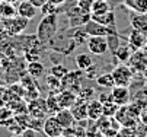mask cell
I'll return each instance as SVG.
<instances>
[{"label":"cell","mask_w":147,"mask_h":137,"mask_svg":"<svg viewBox=\"0 0 147 137\" xmlns=\"http://www.w3.org/2000/svg\"><path fill=\"white\" fill-rule=\"evenodd\" d=\"M48 2H51V3H54V5H57V6H61V5H64L67 0H48Z\"/></svg>","instance_id":"obj_41"},{"label":"cell","mask_w":147,"mask_h":137,"mask_svg":"<svg viewBox=\"0 0 147 137\" xmlns=\"http://www.w3.org/2000/svg\"><path fill=\"white\" fill-rule=\"evenodd\" d=\"M77 99V93L69 89H63L58 92V101L61 108H71V105L76 102Z\"/></svg>","instance_id":"obj_18"},{"label":"cell","mask_w":147,"mask_h":137,"mask_svg":"<svg viewBox=\"0 0 147 137\" xmlns=\"http://www.w3.org/2000/svg\"><path fill=\"white\" fill-rule=\"evenodd\" d=\"M5 2H7V3H13V5H16V3H19L20 0H5Z\"/></svg>","instance_id":"obj_42"},{"label":"cell","mask_w":147,"mask_h":137,"mask_svg":"<svg viewBox=\"0 0 147 137\" xmlns=\"http://www.w3.org/2000/svg\"><path fill=\"white\" fill-rule=\"evenodd\" d=\"M0 2H2V0H0Z\"/></svg>","instance_id":"obj_46"},{"label":"cell","mask_w":147,"mask_h":137,"mask_svg":"<svg viewBox=\"0 0 147 137\" xmlns=\"http://www.w3.org/2000/svg\"><path fill=\"white\" fill-rule=\"evenodd\" d=\"M93 96H95V89L92 88V86H89V88H80L79 89V92H77V98H80V99H83V101H90V99H93Z\"/></svg>","instance_id":"obj_33"},{"label":"cell","mask_w":147,"mask_h":137,"mask_svg":"<svg viewBox=\"0 0 147 137\" xmlns=\"http://www.w3.org/2000/svg\"><path fill=\"white\" fill-rule=\"evenodd\" d=\"M112 77L115 86H128L133 83V77H134V72L131 70V67L127 63H119L118 66H115L112 69Z\"/></svg>","instance_id":"obj_3"},{"label":"cell","mask_w":147,"mask_h":137,"mask_svg":"<svg viewBox=\"0 0 147 137\" xmlns=\"http://www.w3.org/2000/svg\"><path fill=\"white\" fill-rule=\"evenodd\" d=\"M74 2H77V0H74Z\"/></svg>","instance_id":"obj_45"},{"label":"cell","mask_w":147,"mask_h":137,"mask_svg":"<svg viewBox=\"0 0 147 137\" xmlns=\"http://www.w3.org/2000/svg\"><path fill=\"white\" fill-rule=\"evenodd\" d=\"M83 74H85V79H90V80H95L98 77V67L95 64H92L90 67H88L86 70H83Z\"/></svg>","instance_id":"obj_35"},{"label":"cell","mask_w":147,"mask_h":137,"mask_svg":"<svg viewBox=\"0 0 147 137\" xmlns=\"http://www.w3.org/2000/svg\"><path fill=\"white\" fill-rule=\"evenodd\" d=\"M45 85H47V88H48L50 92L58 93L60 90H63V88H61V79H58V77L53 76L51 73L45 77Z\"/></svg>","instance_id":"obj_29"},{"label":"cell","mask_w":147,"mask_h":137,"mask_svg":"<svg viewBox=\"0 0 147 137\" xmlns=\"http://www.w3.org/2000/svg\"><path fill=\"white\" fill-rule=\"evenodd\" d=\"M85 79V74L82 70H69L67 74L64 77H61V88L63 89H69L73 92H79V89L82 88V82Z\"/></svg>","instance_id":"obj_5"},{"label":"cell","mask_w":147,"mask_h":137,"mask_svg":"<svg viewBox=\"0 0 147 137\" xmlns=\"http://www.w3.org/2000/svg\"><path fill=\"white\" fill-rule=\"evenodd\" d=\"M127 40H128V44L131 45L133 50H141L147 44V34L137 31V29H131Z\"/></svg>","instance_id":"obj_12"},{"label":"cell","mask_w":147,"mask_h":137,"mask_svg":"<svg viewBox=\"0 0 147 137\" xmlns=\"http://www.w3.org/2000/svg\"><path fill=\"white\" fill-rule=\"evenodd\" d=\"M133 12H141V13H147V0H137L134 10Z\"/></svg>","instance_id":"obj_37"},{"label":"cell","mask_w":147,"mask_h":137,"mask_svg":"<svg viewBox=\"0 0 147 137\" xmlns=\"http://www.w3.org/2000/svg\"><path fill=\"white\" fill-rule=\"evenodd\" d=\"M13 117H15V112L7 105L0 107V126L7 127V124L13 120Z\"/></svg>","instance_id":"obj_30"},{"label":"cell","mask_w":147,"mask_h":137,"mask_svg":"<svg viewBox=\"0 0 147 137\" xmlns=\"http://www.w3.org/2000/svg\"><path fill=\"white\" fill-rule=\"evenodd\" d=\"M140 121L147 126V107H146V108L141 111V114H140Z\"/></svg>","instance_id":"obj_40"},{"label":"cell","mask_w":147,"mask_h":137,"mask_svg":"<svg viewBox=\"0 0 147 137\" xmlns=\"http://www.w3.org/2000/svg\"><path fill=\"white\" fill-rule=\"evenodd\" d=\"M36 134H38V131H35L34 128H25L24 131H22V134H20V137H36Z\"/></svg>","instance_id":"obj_38"},{"label":"cell","mask_w":147,"mask_h":137,"mask_svg":"<svg viewBox=\"0 0 147 137\" xmlns=\"http://www.w3.org/2000/svg\"><path fill=\"white\" fill-rule=\"evenodd\" d=\"M28 114L34 117V118H45V115L48 114L45 99L35 98V99L28 101Z\"/></svg>","instance_id":"obj_10"},{"label":"cell","mask_w":147,"mask_h":137,"mask_svg":"<svg viewBox=\"0 0 147 137\" xmlns=\"http://www.w3.org/2000/svg\"><path fill=\"white\" fill-rule=\"evenodd\" d=\"M55 118L58 120V123H60L63 127H64V130L73 127L74 123H76L74 117H73V114H71V111H70V108H61V109L55 114Z\"/></svg>","instance_id":"obj_16"},{"label":"cell","mask_w":147,"mask_h":137,"mask_svg":"<svg viewBox=\"0 0 147 137\" xmlns=\"http://www.w3.org/2000/svg\"><path fill=\"white\" fill-rule=\"evenodd\" d=\"M29 2L35 6V7H38V9H41V7H42L47 2H48V0H29Z\"/></svg>","instance_id":"obj_39"},{"label":"cell","mask_w":147,"mask_h":137,"mask_svg":"<svg viewBox=\"0 0 147 137\" xmlns=\"http://www.w3.org/2000/svg\"><path fill=\"white\" fill-rule=\"evenodd\" d=\"M18 15V10H16V6L13 3H7L5 0L0 2V19H6V18H12Z\"/></svg>","instance_id":"obj_26"},{"label":"cell","mask_w":147,"mask_h":137,"mask_svg":"<svg viewBox=\"0 0 147 137\" xmlns=\"http://www.w3.org/2000/svg\"><path fill=\"white\" fill-rule=\"evenodd\" d=\"M86 47L90 54L93 55H103L109 50L108 47V40L107 36H89V40L86 43Z\"/></svg>","instance_id":"obj_6"},{"label":"cell","mask_w":147,"mask_h":137,"mask_svg":"<svg viewBox=\"0 0 147 137\" xmlns=\"http://www.w3.org/2000/svg\"><path fill=\"white\" fill-rule=\"evenodd\" d=\"M26 73L36 80V79H39V77L44 76L45 67H44V64L41 63L39 60H36V61H29V63L26 64Z\"/></svg>","instance_id":"obj_22"},{"label":"cell","mask_w":147,"mask_h":137,"mask_svg":"<svg viewBox=\"0 0 147 137\" xmlns=\"http://www.w3.org/2000/svg\"><path fill=\"white\" fill-rule=\"evenodd\" d=\"M74 61H76L77 69L82 70V72L86 70L88 67H90V66L93 64L92 57H90V54H88V53H80V54H77L76 58H74Z\"/></svg>","instance_id":"obj_24"},{"label":"cell","mask_w":147,"mask_h":137,"mask_svg":"<svg viewBox=\"0 0 147 137\" xmlns=\"http://www.w3.org/2000/svg\"><path fill=\"white\" fill-rule=\"evenodd\" d=\"M66 16L69 19V26L70 28H76V26H83L85 24H88L90 21V13L85 12L82 7H79V5H73L70 6L66 12Z\"/></svg>","instance_id":"obj_4"},{"label":"cell","mask_w":147,"mask_h":137,"mask_svg":"<svg viewBox=\"0 0 147 137\" xmlns=\"http://www.w3.org/2000/svg\"><path fill=\"white\" fill-rule=\"evenodd\" d=\"M16 10H18L19 16H24V18L29 19V21H32V19L36 16L38 7H35L29 0H20V2L18 3V6H16Z\"/></svg>","instance_id":"obj_14"},{"label":"cell","mask_w":147,"mask_h":137,"mask_svg":"<svg viewBox=\"0 0 147 137\" xmlns=\"http://www.w3.org/2000/svg\"><path fill=\"white\" fill-rule=\"evenodd\" d=\"M90 19L93 21L108 26V28H117L115 26V13H114V9H111L109 12H105V13H100V15H90Z\"/></svg>","instance_id":"obj_19"},{"label":"cell","mask_w":147,"mask_h":137,"mask_svg":"<svg viewBox=\"0 0 147 137\" xmlns=\"http://www.w3.org/2000/svg\"><path fill=\"white\" fill-rule=\"evenodd\" d=\"M60 12H61L60 6H57V5H54L51 2H47L42 7H41V13H42L44 16L45 15H58Z\"/></svg>","instance_id":"obj_34"},{"label":"cell","mask_w":147,"mask_h":137,"mask_svg":"<svg viewBox=\"0 0 147 137\" xmlns=\"http://www.w3.org/2000/svg\"><path fill=\"white\" fill-rule=\"evenodd\" d=\"M130 25L133 29H137V31L147 34V13L133 12L130 16Z\"/></svg>","instance_id":"obj_15"},{"label":"cell","mask_w":147,"mask_h":137,"mask_svg":"<svg viewBox=\"0 0 147 137\" xmlns=\"http://www.w3.org/2000/svg\"><path fill=\"white\" fill-rule=\"evenodd\" d=\"M111 9H112V6L108 3V0H95L92 5L90 15H100L105 12H109Z\"/></svg>","instance_id":"obj_27"},{"label":"cell","mask_w":147,"mask_h":137,"mask_svg":"<svg viewBox=\"0 0 147 137\" xmlns=\"http://www.w3.org/2000/svg\"><path fill=\"white\" fill-rule=\"evenodd\" d=\"M70 29H71L70 35L73 38V41L76 43V45L77 47L86 45V43L89 40V34L85 31V28H83V26H76V28H70Z\"/></svg>","instance_id":"obj_21"},{"label":"cell","mask_w":147,"mask_h":137,"mask_svg":"<svg viewBox=\"0 0 147 137\" xmlns=\"http://www.w3.org/2000/svg\"><path fill=\"white\" fill-rule=\"evenodd\" d=\"M133 51H134V50L131 48V45H130L128 43H124V44H121V45L114 51V57L117 58L119 63H127V61L130 60Z\"/></svg>","instance_id":"obj_20"},{"label":"cell","mask_w":147,"mask_h":137,"mask_svg":"<svg viewBox=\"0 0 147 137\" xmlns=\"http://www.w3.org/2000/svg\"><path fill=\"white\" fill-rule=\"evenodd\" d=\"M83 28H85V31L89 34V36H107L109 34V31L112 29V28H108V26L93 21V19H90L88 24L83 25Z\"/></svg>","instance_id":"obj_11"},{"label":"cell","mask_w":147,"mask_h":137,"mask_svg":"<svg viewBox=\"0 0 147 137\" xmlns=\"http://www.w3.org/2000/svg\"><path fill=\"white\" fill-rule=\"evenodd\" d=\"M143 51H144V53H146V54H147V44H146V45H144V48H143Z\"/></svg>","instance_id":"obj_43"},{"label":"cell","mask_w":147,"mask_h":137,"mask_svg":"<svg viewBox=\"0 0 147 137\" xmlns=\"http://www.w3.org/2000/svg\"><path fill=\"white\" fill-rule=\"evenodd\" d=\"M70 111H71L74 120H76L77 123L88 120V102L83 101V99H80V98H77V99H76V102L71 105Z\"/></svg>","instance_id":"obj_13"},{"label":"cell","mask_w":147,"mask_h":137,"mask_svg":"<svg viewBox=\"0 0 147 137\" xmlns=\"http://www.w3.org/2000/svg\"><path fill=\"white\" fill-rule=\"evenodd\" d=\"M136 107H138L141 111L147 107V88H141L133 98V101H131Z\"/></svg>","instance_id":"obj_28"},{"label":"cell","mask_w":147,"mask_h":137,"mask_svg":"<svg viewBox=\"0 0 147 137\" xmlns=\"http://www.w3.org/2000/svg\"><path fill=\"white\" fill-rule=\"evenodd\" d=\"M109 98L118 105V107H122V105H127L131 102V92H130V88L128 86H114L109 92Z\"/></svg>","instance_id":"obj_7"},{"label":"cell","mask_w":147,"mask_h":137,"mask_svg":"<svg viewBox=\"0 0 147 137\" xmlns=\"http://www.w3.org/2000/svg\"><path fill=\"white\" fill-rule=\"evenodd\" d=\"M102 105H103V115H107V117H115V114L119 108L111 98H108L107 101H103Z\"/></svg>","instance_id":"obj_31"},{"label":"cell","mask_w":147,"mask_h":137,"mask_svg":"<svg viewBox=\"0 0 147 137\" xmlns=\"http://www.w3.org/2000/svg\"><path fill=\"white\" fill-rule=\"evenodd\" d=\"M67 72H69V69H67L64 64H61V63H55V64H53L51 69H50V73H51L53 76L58 77V79L64 77V76L67 74Z\"/></svg>","instance_id":"obj_32"},{"label":"cell","mask_w":147,"mask_h":137,"mask_svg":"<svg viewBox=\"0 0 147 137\" xmlns=\"http://www.w3.org/2000/svg\"><path fill=\"white\" fill-rule=\"evenodd\" d=\"M93 2H95V0H77V5H79V7H82L85 12H89L90 13Z\"/></svg>","instance_id":"obj_36"},{"label":"cell","mask_w":147,"mask_h":137,"mask_svg":"<svg viewBox=\"0 0 147 137\" xmlns=\"http://www.w3.org/2000/svg\"><path fill=\"white\" fill-rule=\"evenodd\" d=\"M28 24H29V19L19 15H15L6 19H0V28L6 31L10 36H19L28 28Z\"/></svg>","instance_id":"obj_2"},{"label":"cell","mask_w":147,"mask_h":137,"mask_svg":"<svg viewBox=\"0 0 147 137\" xmlns=\"http://www.w3.org/2000/svg\"><path fill=\"white\" fill-rule=\"evenodd\" d=\"M58 32V15H45L36 28V36L44 45H48Z\"/></svg>","instance_id":"obj_1"},{"label":"cell","mask_w":147,"mask_h":137,"mask_svg":"<svg viewBox=\"0 0 147 137\" xmlns=\"http://www.w3.org/2000/svg\"><path fill=\"white\" fill-rule=\"evenodd\" d=\"M127 64L131 67L133 72L136 73H143L147 69V54L141 50H134L130 60L127 61Z\"/></svg>","instance_id":"obj_8"},{"label":"cell","mask_w":147,"mask_h":137,"mask_svg":"<svg viewBox=\"0 0 147 137\" xmlns=\"http://www.w3.org/2000/svg\"><path fill=\"white\" fill-rule=\"evenodd\" d=\"M45 105H47L48 114L55 115V114L61 109V105H60V101H58V93H55V92H48V95H47V98H45Z\"/></svg>","instance_id":"obj_23"},{"label":"cell","mask_w":147,"mask_h":137,"mask_svg":"<svg viewBox=\"0 0 147 137\" xmlns=\"http://www.w3.org/2000/svg\"><path fill=\"white\" fill-rule=\"evenodd\" d=\"M103 115V105L99 99H90L88 101V118L92 121H96Z\"/></svg>","instance_id":"obj_17"},{"label":"cell","mask_w":147,"mask_h":137,"mask_svg":"<svg viewBox=\"0 0 147 137\" xmlns=\"http://www.w3.org/2000/svg\"><path fill=\"white\" fill-rule=\"evenodd\" d=\"M9 137H19V136H16V134H13V136H9Z\"/></svg>","instance_id":"obj_44"},{"label":"cell","mask_w":147,"mask_h":137,"mask_svg":"<svg viewBox=\"0 0 147 137\" xmlns=\"http://www.w3.org/2000/svg\"><path fill=\"white\" fill-rule=\"evenodd\" d=\"M96 83L98 86H100L102 89H112L115 86V82H114V77H112V73H103V74H98L96 77Z\"/></svg>","instance_id":"obj_25"},{"label":"cell","mask_w":147,"mask_h":137,"mask_svg":"<svg viewBox=\"0 0 147 137\" xmlns=\"http://www.w3.org/2000/svg\"><path fill=\"white\" fill-rule=\"evenodd\" d=\"M42 131L47 137H63V134H64V127L58 123L55 115H51V117L44 120Z\"/></svg>","instance_id":"obj_9"}]
</instances>
